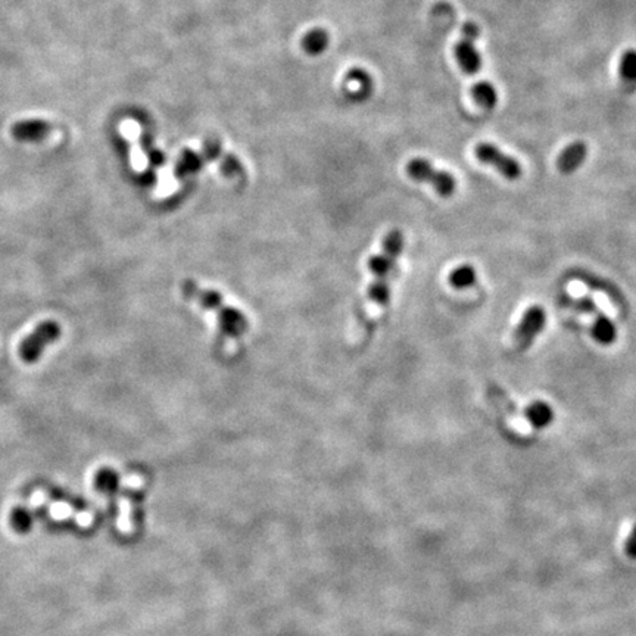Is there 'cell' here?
Returning a JSON list of instances; mask_svg holds the SVG:
<instances>
[{"label": "cell", "mask_w": 636, "mask_h": 636, "mask_svg": "<svg viewBox=\"0 0 636 636\" xmlns=\"http://www.w3.org/2000/svg\"><path fill=\"white\" fill-rule=\"evenodd\" d=\"M545 323H547L545 310L541 305H532L523 314L520 323L514 330L513 335L514 349L517 352H523L530 348L535 338L544 330Z\"/></svg>", "instance_id": "cell-8"}, {"label": "cell", "mask_w": 636, "mask_h": 636, "mask_svg": "<svg viewBox=\"0 0 636 636\" xmlns=\"http://www.w3.org/2000/svg\"><path fill=\"white\" fill-rule=\"evenodd\" d=\"M201 158L196 155V154H193V152H186V154L182 157V161H180V167L178 170L182 171V173H195L196 170H199L201 167Z\"/></svg>", "instance_id": "cell-18"}, {"label": "cell", "mask_w": 636, "mask_h": 636, "mask_svg": "<svg viewBox=\"0 0 636 636\" xmlns=\"http://www.w3.org/2000/svg\"><path fill=\"white\" fill-rule=\"evenodd\" d=\"M10 526L13 528V530L21 535L31 532V529L34 528L33 513L29 508H24V507L15 508L10 514Z\"/></svg>", "instance_id": "cell-16"}, {"label": "cell", "mask_w": 636, "mask_h": 636, "mask_svg": "<svg viewBox=\"0 0 636 636\" xmlns=\"http://www.w3.org/2000/svg\"><path fill=\"white\" fill-rule=\"evenodd\" d=\"M182 295L206 312H214L223 343L236 345L249 330V321L238 308H233L215 290L205 289L193 280H185Z\"/></svg>", "instance_id": "cell-2"}, {"label": "cell", "mask_w": 636, "mask_h": 636, "mask_svg": "<svg viewBox=\"0 0 636 636\" xmlns=\"http://www.w3.org/2000/svg\"><path fill=\"white\" fill-rule=\"evenodd\" d=\"M565 303L569 305V308L588 314L593 317V323L591 328V335L595 339L597 343L602 345V347H610L617 339V328L616 324L608 318L602 311L598 310L595 301L589 296H582V298H567Z\"/></svg>", "instance_id": "cell-4"}, {"label": "cell", "mask_w": 636, "mask_h": 636, "mask_svg": "<svg viewBox=\"0 0 636 636\" xmlns=\"http://www.w3.org/2000/svg\"><path fill=\"white\" fill-rule=\"evenodd\" d=\"M62 335V327L58 321L46 320L40 323L20 345V356L24 363H37L46 347L57 342Z\"/></svg>", "instance_id": "cell-5"}, {"label": "cell", "mask_w": 636, "mask_h": 636, "mask_svg": "<svg viewBox=\"0 0 636 636\" xmlns=\"http://www.w3.org/2000/svg\"><path fill=\"white\" fill-rule=\"evenodd\" d=\"M626 552L629 557L636 558V526L633 528L632 533L629 535L628 541H626Z\"/></svg>", "instance_id": "cell-19"}, {"label": "cell", "mask_w": 636, "mask_h": 636, "mask_svg": "<svg viewBox=\"0 0 636 636\" xmlns=\"http://www.w3.org/2000/svg\"><path fill=\"white\" fill-rule=\"evenodd\" d=\"M375 85H373V78L364 70H351L349 74L345 78V92H347L348 98L352 101H364L373 93Z\"/></svg>", "instance_id": "cell-10"}, {"label": "cell", "mask_w": 636, "mask_h": 636, "mask_svg": "<svg viewBox=\"0 0 636 636\" xmlns=\"http://www.w3.org/2000/svg\"><path fill=\"white\" fill-rule=\"evenodd\" d=\"M330 43L328 33L323 29H312L302 38V49L305 50L311 57L321 55Z\"/></svg>", "instance_id": "cell-13"}, {"label": "cell", "mask_w": 636, "mask_h": 636, "mask_svg": "<svg viewBox=\"0 0 636 636\" xmlns=\"http://www.w3.org/2000/svg\"><path fill=\"white\" fill-rule=\"evenodd\" d=\"M407 174L414 182L428 183L438 195L442 198H449L457 189V182L451 173L438 170L435 165L424 158H414L407 164Z\"/></svg>", "instance_id": "cell-3"}, {"label": "cell", "mask_w": 636, "mask_h": 636, "mask_svg": "<svg viewBox=\"0 0 636 636\" xmlns=\"http://www.w3.org/2000/svg\"><path fill=\"white\" fill-rule=\"evenodd\" d=\"M404 234L400 230H391L386 234L380 251L368 261L371 282L367 289V299L363 312L358 315V331L366 335L371 330L379 312L388 305L391 299V280L395 271L396 259L403 252Z\"/></svg>", "instance_id": "cell-1"}, {"label": "cell", "mask_w": 636, "mask_h": 636, "mask_svg": "<svg viewBox=\"0 0 636 636\" xmlns=\"http://www.w3.org/2000/svg\"><path fill=\"white\" fill-rule=\"evenodd\" d=\"M619 74L621 85L628 93L636 92V50L629 49L623 52L620 59Z\"/></svg>", "instance_id": "cell-12"}, {"label": "cell", "mask_w": 636, "mask_h": 636, "mask_svg": "<svg viewBox=\"0 0 636 636\" xmlns=\"http://www.w3.org/2000/svg\"><path fill=\"white\" fill-rule=\"evenodd\" d=\"M475 155L482 164H486L489 167L495 168L504 178L509 180V182H516L523 174L521 164L492 143H479L475 149Z\"/></svg>", "instance_id": "cell-6"}, {"label": "cell", "mask_w": 636, "mask_h": 636, "mask_svg": "<svg viewBox=\"0 0 636 636\" xmlns=\"http://www.w3.org/2000/svg\"><path fill=\"white\" fill-rule=\"evenodd\" d=\"M479 36V27L475 22H465L463 27V37L455 46V58H457L461 70L468 75L477 74L482 68L480 53L476 49V40Z\"/></svg>", "instance_id": "cell-7"}, {"label": "cell", "mask_w": 636, "mask_h": 636, "mask_svg": "<svg viewBox=\"0 0 636 636\" xmlns=\"http://www.w3.org/2000/svg\"><path fill=\"white\" fill-rule=\"evenodd\" d=\"M475 102L485 109H493L498 103V92L489 81H479L472 87Z\"/></svg>", "instance_id": "cell-14"}, {"label": "cell", "mask_w": 636, "mask_h": 636, "mask_svg": "<svg viewBox=\"0 0 636 636\" xmlns=\"http://www.w3.org/2000/svg\"><path fill=\"white\" fill-rule=\"evenodd\" d=\"M96 486L102 492L114 493L120 488V476L110 468H103L96 476Z\"/></svg>", "instance_id": "cell-17"}, {"label": "cell", "mask_w": 636, "mask_h": 636, "mask_svg": "<svg viewBox=\"0 0 636 636\" xmlns=\"http://www.w3.org/2000/svg\"><path fill=\"white\" fill-rule=\"evenodd\" d=\"M523 414L535 428H545L554 420V411L544 400H535Z\"/></svg>", "instance_id": "cell-11"}, {"label": "cell", "mask_w": 636, "mask_h": 636, "mask_svg": "<svg viewBox=\"0 0 636 636\" xmlns=\"http://www.w3.org/2000/svg\"><path fill=\"white\" fill-rule=\"evenodd\" d=\"M588 145L582 140L570 143L561 150L557 158V168L561 174H572L582 167L588 158Z\"/></svg>", "instance_id": "cell-9"}, {"label": "cell", "mask_w": 636, "mask_h": 636, "mask_svg": "<svg viewBox=\"0 0 636 636\" xmlns=\"http://www.w3.org/2000/svg\"><path fill=\"white\" fill-rule=\"evenodd\" d=\"M448 282L449 284L454 287V289H458V290H463V289H468V287H472L476 284L477 282V273L475 270L473 266H470V264H464V266H460L457 268H454L449 274V277H448Z\"/></svg>", "instance_id": "cell-15"}]
</instances>
